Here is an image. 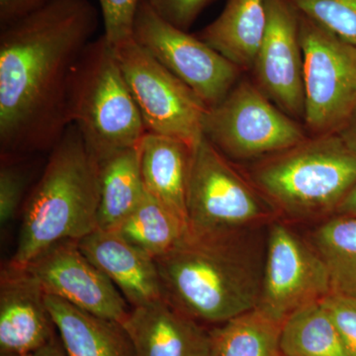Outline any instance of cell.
Listing matches in <instances>:
<instances>
[{
	"label": "cell",
	"mask_w": 356,
	"mask_h": 356,
	"mask_svg": "<svg viewBox=\"0 0 356 356\" xmlns=\"http://www.w3.org/2000/svg\"><path fill=\"white\" fill-rule=\"evenodd\" d=\"M302 15L356 47V0H290Z\"/></svg>",
	"instance_id": "obj_25"
},
{
	"label": "cell",
	"mask_w": 356,
	"mask_h": 356,
	"mask_svg": "<svg viewBox=\"0 0 356 356\" xmlns=\"http://www.w3.org/2000/svg\"><path fill=\"white\" fill-rule=\"evenodd\" d=\"M280 350L282 356H350L323 300L285 318Z\"/></svg>",
	"instance_id": "obj_22"
},
{
	"label": "cell",
	"mask_w": 356,
	"mask_h": 356,
	"mask_svg": "<svg viewBox=\"0 0 356 356\" xmlns=\"http://www.w3.org/2000/svg\"><path fill=\"white\" fill-rule=\"evenodd\" d=\"M99 173V163L70 124L26 199L10 266L24 267L55 243L81 240L97 229Z\"/></svg>",
	"instance_id": "obj_3"
},
{
	"label": "cell",
	"mask_w": 356,
	"mask_h": 356,
	"mask_svg": "<svg viewBox=\"0 0 356 356\" xmlns=\"http://www.w3.org/2000/svg\"><path fill=\"white\" fill-rule=\"evenodd\" d=\"M311 242L329 271L332 293L356 299V217L334 215L315 229Z\"/></svg>",
	"instance_id": "obj_24"
},
{
	"label": "cell",
	"mask_w": 356,
	"mask_h": 356,
	"mask_svg": "<svg viewBox=\"0 0 356 356\" xmlns=\"http://www.w3.org/2000/svg\"><path fill=\"white\" fill-rule=\"evenodd\" d=\"M115 231L154 259L168 254L189 234L186 222L147 192Z\"/></svg>",
	"instance_id": "obj_23"
},
{
	"label": "cell",
	"mask_w": 356,
	"mask_h": 356,
	"mask_svg": "<svg viewBox=\"0 0 356 356\" xmlns=\"http://www.w3.org/2000/svg\"><path fill=\"white\" fill-rule=\"evenodd\" d=\"M97 229L114 231L142 202L147 191L137 147L123 149L99 163Z\"/></svg>",
	"instance_id": "obj_20"
},
{
	"label": "cell",
	"mask_w": 356,
	"mask_h": 356,
	"mask_svg": "<svg viewBox=\"0 0 356 356\" xmlns=\"http://www.w3.org/2000/svg\"><path fill=\"white\" fill-rule=\"evenodd\" d=\"M282 324L257 307L211 330L208 356H282Z\"/></svg>",
	"instance_id": "obj_21"
},
{
	"label": "cell",
	"mask_w": 356,
	"mask_h": 356,
	"mask_svg": "<svg viewBox=\"0 0 356 356\" xmlns=\"http://www.w3.org/2000/svg\"><path fill=\"white\" fill-rule=\"evenodd\" d=\"M252 70L254 83L276 106L292 118H304L299 13L290 0H267L266 32Z\"/></svg>",
	"instance_id": "obj_13"
},
{
	"label": "cell",
	"mask_w": 356,
	"mask_h": 356,
	"mask_svg": "<svg viewBox=\"0 0 356 356\" xmlns=\"http://www.w3.org/2000/svg\"><path fill=\"white\" fill-rule=\"evenodd\" d=\"M137 149L146 191L187 224V186L193 147L177 138L147 132Z\"/></svg>",
	"instance_id": "obj_17"
},
{
	"label": "cell",
	"mask_w": 356,
	"mask_h": 356,
	"mask_svg": "<svg viewBox=\"0 0 356 356\" xmlns=\"http://www.w3.org/2000/svg\"><path fill=\"white\" fill-rule=\"evenodd\" d=\"M58 337L69 356H134L130 339L114 321L92 315L46 294Z\"/></svg>",
	"instance_id": "obj_18"
},
{
	"label": "cell",
	"mask_w": 356,
	"mask_h": 356,
	"mask_svg": "<svg viewBox=\"0 0 356 356\" xmlns=\"http://www.w3.org/2000/svg\"><path fill=\"white\" fill-rule=\"evenodd\" d=\"M83 254L95 264L132 307L163 299L156 261L117 231L96 229L77 241Z\"/></svg>",
	"instance_id": "obj_16"
},
{
	"label": "cell",
	"mask_w": 356,
	"mask_h": 356,
	"mask_svg": "<svg viewBox=\"0 0 356 356\" xmlns=\"http://www.w3.org/2000/svg\"><path fill=\"white\" fill-rule=\"evenodd\" d=\"M334 214L356 217V185L339 204Z\"/></svg>",
	"instance_id": "obj_33"
},
{
	"label": "cell",
	"mask_w": 356,
	"mask_h": 356,
	"mask_svg": "<svg viewBox=\"0 0 356 356\" xmlns=\"http://www.w3.org/2000/svg\"><path fill=\"white\" fill-rule=\"evenodd\" d=\"M134 356H208L210 331L165 299L132 307L122 323Z\"/></svg>",
	"instance_id": "obj_15"
},
{
	"label": "cell",
	"mask_w": 356,
	"mask_h": 356,
	"mask_svg": "<svg viewBox=\"0 0 356 356\" xmlns=\"http://www.w3.org/2000/svg\"><path fill=\"white\" fill-rule=\"evenodd\" d=\"M114 49L147 132L195 146L209 107L134 38Z\"/></svg>",
	"instance_id": "obj_9"
},
{
	"label": "cell",
	"mask_w": 356,
	"mask_h": 356,
	"mask_svg": "<svg viewBox=\"0 0 356 356\" xmlns=\"http://www.w3.org/2000/svg\"><path fill=\"white\" fill-rule=\"evenodd\" d=\"M0 356H16V355H0Z\"/></svg>",
	"instance_id": "obj_34"
},
{
	"label": "cell",
	"mask_w": 356,
	"mask_h": 356,
	"mask_svg": "<svg viewBox=\"0 0 356 356\" xmlns=\"http://www.w3.org/2000/svg\"><path fill=\"white\" fill-rule=\"evenodd\" d=\"M67 120L98 163L137 147L147 134L114 47L104 35L88 44L74 69Z\"/></svg>",
	"instance_id": "obj_5"
},
{
	"label": "cell",
	"mask_w": 356,
	"mask_h": 356,
	"mask_svg": "<svg viewBox=\"0 0 356 356\" xmlns=\"http://www.w3.org/2000/svg\"><path fill=\"white\" fill-rule=\"evenodd\" d=\"M299 35L306 131L309 136L337 134L356 109V47L300 13Z\"/></svg>",
	"instance_id": "obj_8"
},
{
	"label": "cell",
	"mask_w": 356,
	"mask_h": 356,
	"mask_svg": "<svg viewBox=\"0 0 356 356\" xmlns=\"http://www.w3.org/2000/svg\"><path fill=\"white\" fill-rule=\"evenodd\" d=\"M250 179L277 213L293 219L334 214L356 185V154L339 134L308 136L257 161Z\"/></svg>",
	"instance_id": "obj_4"
},
{
	"label": "cell",
	"mask_w": 356,
	"mask_h": 356,
	"mask_svg": "<svg viewBox=\"0 0 356 356\" xmlns=\"http://www.w3.org/2000/svg\"><path fill=\"white\" fill-rule=\"evenodd\" d=\"M50 0H0V27L24 17Z\"/></svg>",
	"instance_id": "obj_30"
},
{
	"label": "cell",
	"mask_w": 356,
	"mask_h": 356,
	"mask_svg": "<svg viewBox=\"0 0 356 356\" xmlns=\"http://www.w3.org/2000/svg\"><path fill=\"white\" fill-rule=\"evenodd\" d=\"M330 294L331 278L317 250L286 225L273 222L257 307L283 323L295 311Z\"/></svg>",
	"instance_id": "obj_11"
},
{
	"label": "cell",
	"mask_w": 356,
	"mask_h": 356,
	"mask_svg": "<svg viewBox=\"0 0 356 356\" xmlns=\"http://www.w3.org/2000/svg\"><path fill=\"white\" fill-rule=\"evenodd\" d=\"M337 134L346 143V146L356 154V109Z\"/></svg>",
	"instance_id": "obj_31"
},
{
	"label": "cell",
	"mask_w": 356,
	"mask_h": 356,
	"mask_svg": "<svg viewBox=\"0 0 356 356\" xmlns=\"http://www.w3.org/2000/svg\"><path fill=\"white\" fill-rule=\"evenodd\" d=\"M203 134L229 161L254 163L282 153L309 136L257 83L243 77L221 102L208 109Z\"/></svg>",
	"instance_id": "obj_7"
},
{
	"label": "cell",
	"mask_w": 356,
	"mask_h": 356,
	"mask_svg": "<svg viewBox=\"0 0 356 356\" xmlns=\"http://www.w3.org/2000/svg\"><path fill=\"white\" fill-rule=\"evenodd\" d=\"M186 212L189 235L199 238L241 235L277 213L205 137L192 149Z\"/></svg>",
	"instance_id": "obj_6"
},
{
	"label": "cell",
	"mask_w": 356,
	"mask_h": 356,
	"mask_svg": "<svg viewBox=\"0 0 356 356\" xmlns=\"http://www.w3.org/2000/svg\"><path fill=\"white\" fill-rule=\"evenodd\" d=\"M24 356H69L67 351L65 350L63 346L62 341H60L58 334L56 336L55 339L40 348V350L34 351V353H29V355Z\"/></svg>",
	"instance_id": "obj_32"
},
{
	"label": "cell",
	"mask_w": 356,
	"mask_h": 356,
	"mask_svg": "<svg viewBox=\"0 0 356 356\" xmlns=\"http://www.w3.org/2000/svg\"><path fill=\"white\" fill-rule=\"evenodd\" d=\"M97 25L89 0H50L1 27V156L21 158L57 144L69 126L74 69Z\"/></svg>",
	"instance_id": "obj_1"
},
{
	"label": "cell",
	"mask_w": 356,
	"mask_h": 356,
	"mask_svg": "<svg viewBox=\"0 0 356 356\" xmlns=\"http://www.w3.org/2000/svg\"><path fill=\"white\" fill-rule=\"evenodd\" d=\"M57 334L38 281L25 267L7 264L0 277V355H29Z\"/></svg>",
	"instance_id": "obj_14"
},
{
	"label": "cell",
	"mask_w": 356,
	"mask_h": 356,
	"mask_svg": "<svg viewBox=\"0 0 356 356\" xmlns=\"http://www.w3.org/2000/svg\"><path fill=\"white\" fill-rule=\"evenodd\" d=\"M24 267L47 295L119 324L128 316L123 295L83 254L76 240L55 243Z\"/></svg>",
	"instance_id": "obj_12"
},
{
	"label": "cell",
	"mask_w": 356,
	"mask_h": 356,
	"mask_svg": "<svg viewBox=\"0 0 356 356\" xmlns=\"http://www.w3.org/2000/svg\"><path fill=\"white\" fill-rule=\"evenodd\" d=\"M142 0H99L104 37L116 48L133 38L136 14Z\"/></svg>",
	"instance_id": "obj_26"
},
{
	"label": "cell",
	"mask_w": 356,
	"mask_h": 356,
	"mask_svg": "<svg viewBox=\"0 0 356 356\" xmlns=\"http://www.w3.org/2000/svg\"><path fill=\"white\" fill-rule=\"evenodd\" d=\"M147 2L163 19L187 31L211 0H147Z\"/></svg>",
	"instance_id": "obj_29"
},
{
	"label": "cell",
	"mask_w": 356,
	"mask_h": 356,
	"mask_svg": "<svg viewBox=\"0 0 356 356\" xmlns=\"http://www.w3.org/2000/svg\"><path fill=\"white\" fill-rule=\"evenodd\" d=\"M133 38L209 108L221 102L242 77L238 65L199 37L163 19L147 0L140 1L136 14Z\"/></svg>",
	"instance_id": "obj_10"
},
{
	"label": "cell",
	"mask_w": 356,
	"mask_h": 356,
	"mask_svg": "<svg viewBox=\"0 0 356 356\" xmlns=\"http://www.w3.org/2000/svg\"><path fill=\"white\" fill-rule=\"evenodd\" d=\"M14 156H1L0 168V222L6 226L19 210L25 193L26 173Z\"/></svg>",
	"instance_id": "obj_27"
},
{
	"label": "cell",
	"mask_w": 356,
	"mask_h": 356,
	"mask_svg": "<svg viewBox=\"0 0 356 356\" xmlns=\"http://www.w3.org/2000/svg\"><path fill=\"white\" fill-rule=\"evenodd\" d=\"M267 23V0H228L199 38L242 70H252Z\"/></svg>",
	"instance_id": "obj_19"
},
{
	"label": "cell",
	"mask_w": 356,
	"mask_h": 356,
	"mask_svg": "<svg viewBox=\"0 0 356 356\" xmlns=\"http://www.w3.org/2000/svg\"><path fill=\"white\" fill-rule=\"evenodd\" d=\"M323 302L348 355L356 356V299L332 293Z\"/></svg>",
	"instance_id": "obj_28"
},
{
	"label": "cell",
	"mask_w": 356,
	"mask_h": 356,
	"mask_svg": "<svg viewBox=\"0 0 356 356\" xmlns=\"http://www.w3.org/2000/svg\"><path fill=\"white\" fill-rule=\"evenodd\" d=\"M243 234L219 238L188 234L154 259L163 299L193 320L213 325L257 308L264 266Z\"/></svg>",
	"instance_id": "obj_2"
}]
</instances>
